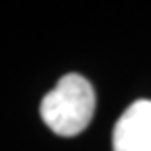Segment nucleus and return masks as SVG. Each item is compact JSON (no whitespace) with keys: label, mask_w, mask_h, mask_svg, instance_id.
Wrapping results in <instances>:
<instances>
[{"label":"nucleus","mask_w":151,"mask_h":151,"mask_svg":"<svg viewBox=\"0 0 151 151\" xmlns=\"http://www.w3.org/2000/svg\"><path fill=\"white\" fill-rule=\"evenodd\" d=\"M96 106L94 90L81 75H65L41 100V118L57 135L81 134L92 120Z\"/></svg>","instance_id":"obj_1"},{"label":"nucleus","mask_w":151,"mask_h":151,"mask_svg":"<svg viewBox=\"0 0 151 151\" xmlns=\"http://www.w3.org/2000/svg\"><path fill=\"white\" fill-rule=\"evenodd\" d=\"M114 151H151V100H137L114 128Z\"/></svg>","instance_id":"obj_2"}]
</instances>
